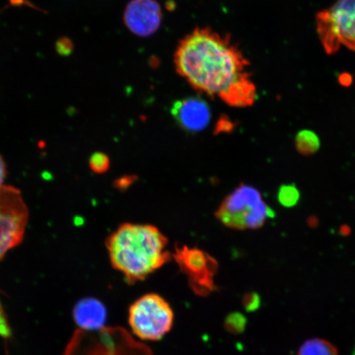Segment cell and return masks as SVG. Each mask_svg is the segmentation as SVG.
<instances>
[{"label":"cell","instance_id":"20","mask_svg":"<svg viewBox=\"0 0 355 355\" xmlns=\"http://www.w3.org/2000/svg\"><path fill=\"white\" fill-rule=\"evenodd\" d=\"M12 335L10 323L8 322L6 312H4L1 301H0V336L8 338Z\"/></svg>","mask_w":355,"mask_h":355},{"label":"cell","instance_id":"9","mask_svg":"<svg viewBox=\"0 0 355 355\" xmlns=\"http://www.w3.org/2000/svg\"><path fill=\"white\" fill-rule=\"evenodd\" d=\"M123 20L132 33L141 37H150L161 26V6L155 0H131L124 11Z\"/></svg>","mask_w":355,"mask_h":355},{"label":"cell","instance_id":"6","mask_svg":"<svg viewBox=\"0 0 355 355\" xmlns=\"http://www.w3.org/2000/svg\"><path fill=\"white\" fill-rule=\"evenodd\" d=\"M76 337L78 355H153L148 346L139 343L122 327L83 330Z\"/></svg>","mask_w":355,"mask_h":355},{"label":"cell","instance_id":"5","mask_svg":"<svg viewBox=\"0 0 355 355\" xmlns=\"http://www.w3.org/2000/svg\"><path fill=\"white\" fill-rule=\"evenodd\" d=\"M317 32L327 54L341 46L355 52V0H336L330 8L318 12Z\"/></svg>","mask_w":355,"mask_h":355},{"label":"cell","instance_id":"12","mask_svg":"<svg viewBox=\"0 0 355 355\" xmlns=\"http://www.w3.org/2000/svg\"><path fill=\"white\" fill-rule=\"evenodd\" d=\"M219 98L233 107H246L254 103L257 89L250 76H248L234 83L222 93Z\"/></svg>","mask_w":355,"mask_h":355},{"label":"cell","instance_id":"18","mask_svg":"<svg viewBox=\"0 0 355 355\" xmlns=\"http://www.w3.org/2000/svg\"><path fill=\"white\" fill-rule=\"evenodd\" d=\"M243 304L248 312H254L260 308L261 298L255 292L248 293L244 295Z\"/></svg>","mask_w":355,"mask_h":355},{"label":"cell","instance_id":"22","mask_svg":"<svg viewBox=\"0 0 355 355\" xmlns=\"http://www.w3.org/2000/svg\"><path fill=\"white\" fill-rule=\"evenodd\" d=\"M6 163H4L3 159L1 155H0V188L2 187L4 179H6Z\"/></svg>","mask_w":355,"mask_h":355},{"label":"cell","instance_id":"15","mask_svg":"<svg viewBox=\"0 0 355 355\" xmlns=\"http://www.w3.org/2000/svg\"><path fill=\"white\" fill-rule=\"evenodd\" d=\"M277 198L282 206L293 207L298 204L300 193L295 184H283L279 189Z\"/></svg>","mask_w":355,"mask_h":355},{"label":"cell","instance_id":"13","mask_svg":"<svg viewBox=\"0 0 355 355\" xmlns=\"http://www.w3.org/2000/svg\"><path fill=\"white\" fill-rule=\"evenodd\" d=\"M297 355H339L338 349L330 341L312 338L302 344Z\"/></svg>","mask_w":355,"mask_h":355},{"label":"cell","instance_id":"11","mask_svg":"<svg viewBox=\"0 0 355 355\" xmlns=\"http://www.w3.org/2000/svg\"><path fill=\"white\" fill-rule=\"evenodd\" d=\"M74 320L85 331H97L105 327L107 312L103 304L94 298L79 301L73 310Z\"/></svg>","mask_w":355,"mask_h":355},{"label":"cell","instance_id":"3","mask_svg":"<svg viewBox=\"0 0 355 355\" xmlns=\"http://www.w3.org/2000/svg\"><path fill=\"white\" fill-rule=\"evenodd\" d=\"M274 216L259 191L247 184H241L232 191L216 211V217L222 224L238 230L259 229L266 219Z\"/></svg>","mask_w":355,"mask_h":355},{"label":"cell","instance_id":"1","mask_svg":"<svg viewBox=\"0 0 355 355\" xmlns=\"http://www.w3.org/2000/svg\"><path fill=\"white\" fill-rule=\"evenodd\" d=\"M178 73L197 91L218 96L234 83L250 76V65L229 35L196 28L181 40L175 54Z\"/></svg>","mask_w":355,"mask_h":355},{"label":"cell","instance_id":"16","mask_svg":"<svg viewBox=\"0 0 355 355\" xmlns=\"http://www.w3.org/2000/svg\"><path fill=\"white\" fill-rule=\"evenodd\" d=\"M247 325V319L243 314L234 313L225 319V329L232 334H239L245 329Z\"/></svg>","mask_w":355,"mask_h":355},{"label":"cell","instance_id":"4","mask_svg":"<svg viewBox=\"0 0 355 355\" xmlns=\"http://www.w3.org/2000/svg\"><path fill=\"white\" fill-rule=\"evenodd\" d=\"M175 314L170 304L157 294L140 297L128 310V323L141 340H162L172 329Z\"/></svg>","mask_w":355,"mask_h":355},{"label":"cell","instance_id":"23","mask_svg":"<svg viewBox=\"0 0 355 355\" xmlns=\"http://www.w3.org/2000/svg\"><path fill=\"white\" fill-rule=\"evenodd\" d=\"M353 355H355V350H354V353L353 354Z\"/></svg>","mask_w":355,"mask_h":355},{"label":"cell","instance_id":"19","mask_svg":"<svg viewBox=\"0 0 355 355\" xmlns=\"http://www.w3.org/2000/svg\"><path fill=\"white\" fill-rule=\"evenodd\" d=\"M55 49L58 54L62 56H69L73 51V43L69 37H61L58 40Z\"/></svg>","mask_w":355,"mask_h":355},{"label":"cell","instance_id":"10","mask_svg":"<svg viewBox=\"0 0 355 355\" xmlns=\"http://www.w3.org/2000/svg\"><path fill=\"white\" fill-rule=\"evenodd\" d=\"M171 113L178 124L188 132H201L211 121L209 106L195 97L176 101Z\"/></svg>","mask_w":355,"mask_h":355},{"label":"cell","instance_id":"2","mask_svg":"<svg viewBox=\"0 0 355 355\" xmlns=\"http://www.w3.org/2000/svg\"><path fill=\"white\" fill-rule=\"evenodd\" d=\"M111 264L128 284L144 281L171 259L168 239L150 225L123 224L106 241Z\"/></svg>","mask_w":355,"mask_h":355},{"label":"cell","instance_id":"14","mask_svg":"<svg viewBox=\"0 0 355 355\" xmlns=\"http://www.w3.org/2000/svg\"><path fill=\"white\" fill-rule=\"evenodd\" d=\"M320 146V139L313 131L302 130L296 135V149L301 154L309 155L316 153Z\"/></svg>","mask_w":355,"mask_h":355},{"label":"cell","instance_id":"8","mask_svg":"<svg viewBox=\"0 0 355 355\" xmlns=\"http://www.w3.org/2000/svg\"><path fill=\"white\" fill-rule=\"evenodd\" d=\"M174 257L181 272L187 277L191 290L206 297L217 290L215 277L218 263L214 257L197 248L176 247Z\"/></svg>","mask_w":355,"mask_h":355},{"label":"cell","instance_id":"17","mask_svg":"<svg viewBox=\"0 0 355 355\" xmlns=\"http://www.w3.org/2000/svg\"><path fill=\"white\" fill-rule=\"evenodd\" d=\"M89 163H90L92 170L98 174L107 171L110 165L109 157L102 153L93 154Z\"/></svg>","mask_w":355,"mask_h":355},{"label":"cell","instance_id":"7","mask_svg":"<svg viewBox=\"0 0 355 355\" xmlns=\"http://www.w3.org/2000/svg\"><path fill=\"white\" fill-rule=\"evenodd\" d=\"M28 211L19 190L11 186L0 188V261L24 237Z\"/></svg>","mask_w":355,"mask_h":355},{"label":"cell","instance_id":"21","mask_svg":"<svg viewBox=\"0 0 355 355\" xmlns=\"http://www.w3.org/2000/svg\"><path fill=\"white\" fill-rule=\"evenodd\" d=\"M137 178L132 175H127L119 178L116 181L114 182V187H116L119 190H126L130 188V186L135 183Z\"/></svg>","mask_w":355,"mask_h":355}]
</instances>
